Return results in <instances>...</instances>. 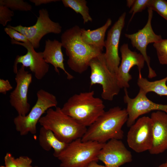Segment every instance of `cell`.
<instances>
[{"label":"cell","instance_id":"cell-15","mask_svg":"<svg viewBox=\"0 0 167 167\" xmlns=\"http://www.w3.org/2000/svg\"><path fill=\"white\" fill-rule=\"evenodd\" d=\"M121 61L116 74L118 84L120 89L127 88L130 87L129 81L132 79L130 74L131 69L137 66L139 73H141L145 60L140 53L131 50L127 44L124 43L120 47Z\"/></svg>","mask_w":167,"mask_h":167},{"label":"cell","instance_id":"cell-3","mask_svg":"<svg viewBox=\"0 0 167 167\" xmlns=\"http://www.w3.org/2000/svg\"><path fill=\"white\" fill-rule=\"evenodd\" d=\"M94 94L92 90L73 95L64 104L62 111L80 125L89 127L105 111L103 100Z\"/></svg>","mask_w":167,"mask_h":167},{"label":"cell","instance_id":"cell-36","mask_svg":"<svg viewBox=\"0 0 167 167\" xmlns=\"http://www.w3.org/2000/svg\"><path fill=\"white\" fill-rule=\"evenodd\" d=\"M0 167H6L5 166H0Z\"/></svg>","mask_w":167,"mask_h":167},{"label":"cell","instance_id":"cell-23","mask_svg":"<svg viewBox=\"0 0 167 167\" xmlns=\"http://www.w3.org/2000/svg\"><path fill=\"white\" fill-rule=\"evenodd\" d=\"M0 5H4L13 11H28L32 8L30 4L23 0H0Z\"/></svg>","mask_w":167,"mask_h":167},{"label":"cell","instance_id":"cell-4","mask_svg":"<svg viewBox=\"0 0 167 167\" xmlns=\"http://www.w3.org/2000/svg\"><path fill=\"white\" fill-rule=\"evenodd\" d=\"M38 122L42 127L51 130L59 140L67 143L81 138L87 129L65 114L59 107L49 109Z\"/></svg>","mask_w":167,"mask_h":167},{"label":"cell","instance_id":"cell-11","mask_svg":"<svg viewBox=\"0 0 167 167\" xmlns=\"http://www.w3.org/2000/svg\"><path fill=\"white\" fill-rule=\"evenodd\" d=\"M123 101L127 105L128 114L127 126L130 127L140 116L152 111H162L167 113V105L155 103L149 100L144 92L141 90L134 98L129 96L127 88L124 89Z\"/></svg>","mask_w":167,"mask_h":167},{"label":"cell","instance_id":"cell-18","mask_svg":"<svg viewBox=\"0 0 167 167\" xmlns=\"http://www.w3.org/2000/svg\"><path fill=\"white\" fill-rule=\"evenodd\" d=\"M62 43L56 40L48 39L45 41L44 51L42 52L44 59L47 63L50 64L54 67L55 71L59 74L58 68L63 71L67 78L71 80L74 76L66 70L64 63V55L62 51Z\"/></svg>","mask_w":167,"mask_h":167},{"label":"cell","instance_id":"cell-14","mask_svg":"<svg viewBox=\"0 0 167 167\" xmlns=\"http://www.w3.org/2000/svg\"><path fill=\"white\" fill-rule=\"evenodd\" d=\"M126 13L124 12L108 31L105 41V52L104 56L106 65L112 73L116 74L120 63L118 47L122 31L124 26Z\"/></svg>","mask_w":167,"mask_h":167},{"label":"cell","instance_id":"cell-32","mask_svg":"<svg viewBox=\"0 0 167 167\" xmlns=\"http://www.w3.org/2000/svg\"><path fill=\"white\" fill-rule=\"evenodd\" d=\"M29 1L34 3L36 6H38L43 4H46L54 2L59 1L58 0H30Z\"/></svg>","mask_w":167,"mask_h":167},{"label":"cell","instance_id":"cell-20","mask_svg":"<svg viewBox=\"0 0 167 167\" xmlns=\"http://www.w3.org/2000/svg\"><path fill=\"white\" fill-rule=\"evenodd\" d=\"M38 140L40 146L45 150L49 151L53 149V155L57 158L68 144L59 140L51 130L43 127L40 129Z\"/></svg>","mask_w":167,"mask_h":167},{"label":"cell","instance_id":"cell-1","mask_svg":"<svg viewBox=\"0 0 167 167\" xmlns=\"http://www.w3.org/2000/svg\"><path fill=\"white\" fill-rule=\"evenodd\" d=\"M128 117L126 109L119 106L110 108L88 127L81 139L101 143L112 139L121 140L124 137L122 128Z\"/></svg>","mask_w":167,"mask_h":167},{"label":"cell","instance_id":"cell-22","mask_svg":"<svg viewBox=\"0 0 167 167\" xmlns=\"http://www.w3.org/2000/svg\"><path fill=\"white\" fill-rule=\"evenodd\" d=\"M66 7L72 9L76 13L82 16L84 24L91 22L92 19L89 14L87 2L85 0H62L61 1Z\"/></svg>","mask_w":167,"mask_h":167},{"label":"cell","instance_id":"cell-30","mask_svg":"<svg viewBox=\"0 0 167 167\" xmlns=\"http://www.w3.org/2000/svg\"><path fill=\"white\" fill-rule=\"evenodd\" d=\"M13 89V87L8 79H0V93L6 95L7 92Z\"/></svg>","mask_w":167,"mask_h":167},{"label":"cell","instance_id":"cell-25","mask_svg":"<svg viewBox=\"0 0 167 167\" xmlns=\"http://www.w3.org/2000/svg\"><path fill=\"white\" fill-rule=\"evenodd\" d=\"M148 8L156 11L167 20V1L164 0H149Z\"/></svg>","mask_w":167,"mask_h":167},{"label":"cell","instance_id":"cell-27","mask_svg":"<svg viewBox=\"0 0 167 167\" xmlns=\"http://www.w3.org/2000/svg\"><path fill=\"white\" fill-rule=\"evenodd\" d=\"M149 1V0H135L129 11L130 13L132 14L129 22L131 21L136 13L141 12L146 8H148Z\"/></svg>","mask_w":167,"mask_h":167},{"label":"cell","instance_id":"cell-37","mask_svg":"<svg viewBox=\"0 0 167 167\" xmlns=\"http://www.w3.org/2000/svg\"><path fill=\"white\" fill-rule=\"evenodd\" d=\"M166 162H167V159H166Z\"/></svg>","mask_w":167,"mask_h":167},{"label":"cell","instance_id":"cell-6","mask_svg":"<svg viewBox=\"0 0 167 167\" xmlns=\"http://www.w3.org/2000/svg\"><path fill=\"white\" fill-rule=\"evenodd\" d=\"M36 101L28 114L25 116L18 115L13 122L17 131L21 136L30 133H36V125L42 116L49 108L56 107L58 102L55 96L41 89L37 92Z\"/></svg>","mask_w":167,"mask_h":167},{"label":"cell","instance_id":"cell-26","mask_svg":"<svg viewBox=\"0 0 167 167\" xmlns=\"http://www.w3.org/2000/svg\"><path fill=\"white\" fill-rule=\"evenodd\" d=\"M14 16V11L7 7L0 5V24L3 26L12 20Z\"/></svg>","mask_w":167,"mask_h":167},{"label":"cell","instance_id":"cell-24","mask_svg":"<svg viewBox=\"0 0 167 167\" xmlns=\"http://www.w3.org/2000/svg\"><path fill=\"white\" fill-rule=\"evenodd\" d=\"M160 63L167 65V39H162L160 41L153 43Z\"/></svg>","mask_w":167,"mask_h":167},{"label":"cell","instance_id":"cell-28","mask_svg":"<svg viewBox=\"0 0 167 167\" xmlns=\"http://www.w3.org/2000/svg\"><path fill=\"white\" fill-rule=\"evenodd\" d=\"M4 31L11 39L23 43L30 42L25 36L14 29L7 27L4 28Z\"/></svg>","mask_w":167,"mask_h":167},{"label":"cell","instance_id":"cell-35","mask_svg":"<svg viewBox=\"0 0 167 167\" xmlns=\"http://www.w3.org/2000/svg\"><path fill=\"white\" fill-rule=\"evenodd\" d=\"M158 167H167V162L162 163Z\"/></svg>","mask_w":167,"mask_h":167},{"label":"cell","instance_id":"cell-2","mask_svg":"<svg viewBox=\"0 0 167 167\" xmlns=\"http://www.w3.org/2000/svg\"><path fill=\"white\" fill-rule=\"evenodd\" d=\"M81 28L77 25L66 30L61 35V42L68 57L67 64L74 72L81 74L88 69L91 61L102 51L84 43Z\"/></svg>","mask_w":167,"mask_h":167},{"label":"cell","instance_id":"cell-13","mask_svg":"<svg viewBox=\"0 0 167 167\" xmlns=\"http://www.w3.org/2000/svg\"><path fill=\"white\" fill-rule=\"evenodd\" d=\"M22 65L15 74L16 85L11 92L9 102L18 115L25 116L30 111V105L28 101V93L32 80V74L26 71Z\"/></svg>","mask_w":167,"mask_h":167},{"label":"cell","instance_id":"cell-7","mask_svg":"<svg viewBox=\"0 0 167 167\" xmlns=\"http://www.w3.org/2000/svg\"><path fill=\"white\" fill-rule=\"evenodd\" d=\"M89 67L91 70L90 86L101 85L102 90V98L112 101L115 96L119 94L121 89L116 74L111 72L106 65L104 53L93 58L89 63Z\"/></svg>","mask_w":167,"mask_h":167},{"label":"cell","instance_id":"cell-9","mask_svg":"<svg viewBox=\"0 0 167 167\" xmlns=\"http://www.w3.org/2000/svg\"><path fill=\"white\" fill-rule=\"evenodd\" d=\"M130 127L127 136L129 147L138 153L149 151L153 141V123L151 118L142 117Z\"/></svg>","mask_w":167,"mask_h":167},{"label":"cell","instance_id":"cell-12","mask_svg":"<svg viewBox=\"0 0 167 167\" xmlns=\"http://www.w3.org/2000/svg\"><path fill=\"white\" fill-rule=\"evenodd\" d=\"M11 43L22 46L27 50L25 54L16 56L13 66L14 73L17 74V65L21 63L24 67H29L37 79H43L49 71V65L44 59L42 52H36L30 42L23 43L11 39Z\"/></svg>","mask_w":167,"mask_h":167},{"label":"cell","instance_id":"cell-8","mask_svg":"<svg viewBox=\"0 0 167 167\" xmlns=\"http://www.w3.org/2000/svg\"><path fill=\"white\" fill-rule=\"evenodd\" d=\"M39 14L36 22L32 26H7L23 34L35 49L39 47L40 42L45 35L50 33L59 34L62 31V27L59 24L53 21L50 19L48 11L46 9H40Z\"/></svg>","mask_w":167,"mask_h":167},{"label":"cell","instance_id":"cell-33","mask_svg":"<svg viewBox=\"0 0 167 167\" xmlns=\"http://www.w3.org/2000/svg\"><path fill=\"white\" fill-rule=\"evenodd\" d=\"M86 167H107L105 165H103L98 164L97 161H93L89 164Z\"/></svg>","mask_w":167,"mask_h":167},{"label":"cell","instance_id":"cell-10","mask_svg":"<svg viewBox=\"0 0 167 167\" xmlns=\"http://www.w3.org/2000/svg\"><path fill=\"white\" fill-rule=\"evenodd\" d=\"M148 19L143 28L135 33L125 34V35L131 40L132 46L138 50L143 57L148 68V77L152 79L157 75L150 65V58L147 54V47L149 44L157 42L162 38L161 35L156 34L152 29L151 22L153 11L148 8Z\"/></svg>","mask_w":167,"mask_h":167},{"label":"cell","instance_id":"cell-31","mask_svg":"<svg viewBox=\"0 0 167 167\" xmlns=\"http://www.w3.org/2000/svg\"><path fill=\"white\" fill-rule=\"evenodd\" d=\"M6 167H18L15 161V158L10 153H7L4 157Z\"/></svg>","mask_w":167,"mask_h":167},{"label":"cell","instance_id":"cell-5","mask_svg":"<svg viewBox=\"0 0 167 167\" xmlns=\"http://www.w3.org/2000/svg\"><path fill=\"white\" fill-rule=\"evenodd\" d=\"M105 143L95 141H83L81 138L68 143L57 157L61 167H86L97 156Z\"/></svg>","mask_w":167,"mask_h":167},{"label":"cell","instance_id":"cell-29","mask_svg":"<svg viewBox=\"0 0 167 167\" xmlns=\"http://www.w3.org/2000/svg\"><path fill=\"white\" fill-rule=\"evenodd\" d=\"M15 161L18 167H33L31 165L32 159L27 156H20L15 158Z\"/></svg>","mask_w":167,"mask_h":167},{"label":"cell","instance_id":"cell-16","mask_svg":"<svg viewBox=\"0 0 167 167\" xmlns=\"http://www.w3.org/2000/svg\"><path fill=\"white\" fill-rule=\"evenodd\" d=\"M107 167H119L132 160L131 152L121 140L112 139L105 143L97 156Z\"/></svg>","mask_w":167,"mask_h":167},{"label":"cell","instance_id":"cell-21","mask_svg":"<svg viewBox=\"0 0 167 167\" xmlns=\"http://www.w3.org/2000/svg\"><path fill=\"white\" fill-rule=\"evenodd\" d=\"M167 76L160 80L150 81L143 77L141 73L139 74L137 84L139 88L146 94L153 92L160 96H167Z\"/></svg>","mask_w":167,"mask_h":167},{"label":"cell","instance_id":"cell-34","mask_svg":"<svg viewBox=\"0 0 167 167\" xmlns=\"http://www.w3.org/2000/svg\"><path fill=\"white\" fill-rule=\"evenodd\" d=\"M135 0H127L126 1L127 6L129 7H131L133 5Z\"/></svg>","mask_w":167,"mask_h":167},{"label":"cell","instance_id":"cell-17","mask_svg":"<svg viewBox=\"0 0 167 167\" xmlns=\"http://www.w3.org/2000/svg\"><path fill=\"white\" fill-rule=\"evenodd\" d=\"M153 141L149 151L151 154L161 153L167 149V113L162 111L152 113Z\"/></svg>","mask_w":167,"mask_h":167},{"label":"cell","instance_id":"cell-19","mask_svg":"<svg viewBox=\"0 0 167 167\" xmlns=\"http://www.w3.org/2000/svg\"><path fill=\"white\" fill-rule=\"evenodd\" d=\"M112 21L108 18L102 26L94 30L81 28L82 39L86 44L96 48L103 51L105 47V33L111 25Z\"/></svg>","mask_w":167,"mask_h":167}]
</instances>
